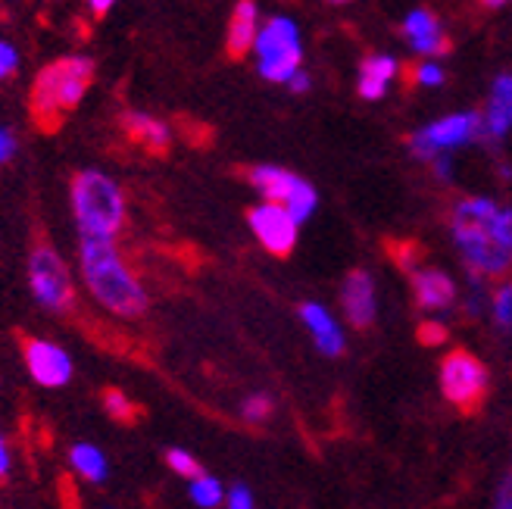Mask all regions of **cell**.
Returning a JSON list of instances; mask_svg holds the SVG:
<instances>
[{
	"label": "cell",
	"mask_w": 512,
	"mask_h": 509,
	"mask_svg": "<svg viewBox=\"0 0 512 509\" xmlns=\"http://www.w3.org/2000/svg\"><path fill=\"white\" fill-rule=\"evenodd\" d=\"M447 228L469 275L488 282L512 272V207L484 194L459 197L450 207Z\"/></svg>",
	"instance_id": "6da1fadb"
},
{
	"label": "cell",
	"mask_w": 512,
	"mask_h": 509,
	"mask_svg": "<svg viewBox=\"0 0 512 509\" xmlns=\"http://www.w3.org/2000/svg\"><path fill=\"white\" fill-rule=\"evenodd\" d=\"M79 282L100 310L122 322H138L150 310L141 275L128 266L116 241L79 238Z\"/></svg>",
	"instance_id": "7a4b0ae2"
},
{
	"label": "cell",
	"mask_w": 512,
	"mask_h": 509,
	"mask_svg": "<svg viewBox=\"0 0 512 509\" xmlns=\"http://www.w3.org/2000/svg\"><path fill=\"white\" fill-rule=\"evenodd\" d=\"M69 216L75 238L119 241L128 222V197L107 169H79L69 182Z\"/></svg>",
	"instance_id": "3957f363"
},
{
	"label": "cell",
	"mask_w": 512,
	"mask_h": 509,
	"mask_svg": "<svg viewBox=\"0 0 512 509\" xmlns=\"http://www.w3.org/2000/svg\"><path fill=\"white\" fill-rule=\"evenodd\" d=\"M97 75V63L88 54H66L41 66L32 85V113L41 122H57L79 110Z\"/></svg>",
	"instance_id": "277c9868"
},
{
	"label": "cell",
	"mask_w": 512,
	"mask_h": 509,
	"mask_svg": "<svg viewBox=\"0 0 512 509\" xmlns=\"http://www.w3.org/2000/svg\"><path fill=\"white\" fill-rule=\"evenodd\" d=\"M253 66L260 79L272 85H288L294 72L303 69V38L291 16H269L263 19L260 32L253 41Z\"/></svg>",
	"instance_id": "5b68a950"
},
{
	"label": "cell",
	"mask_w": 512,
	"mask_h": 509,
	"mask_svg": "<svg viewBox=\"0 0 512 509\" xmlns=\"http://www.w3.org/2000/svg\"><path fill=\"white\" fill-rule=\"evenodd\" d=\"M29 294L50 316H69L75 310V278L63 253L54 244H35L25 257Z\"/></svg>",
	"instance_id": "8992f818"
},
{
	"label": "cell",
	"mask_w": 512,
	"mask_h": 509,
	"mask_svg": "<svg viewBox=\"0 0 512 509\" xmlns=\"http://www.w3.org/2000/svg\"><path fill=\"white\" fill-rule=\"evenodd\" d=\"M484 141V119L475 110L466 113H447L441 119H431L422 125L419 132L409 135V154L416 160L428 163L438 154H453V150H463L469 144Z\"/></svg>",
	"instance_id": "52a82bcc"
},
{
	"label": "cell",
	"mask_w": 512,
	"mask_h": 509,
	"mask_svg": "<svg viewBox=\"0 0 512 509\" xmlns=\"http://www.w3.org/2000/svg\"><path fill=\"white\" fill-rule=\"evenodd\" d=\"M247 182L256 194H260V200H272V203H281V207H288L300 225L306 219H313V213L319 207V191L306 182V178H300L297 172H291L285 166L256 163L247 172Z\"/></svg>",
	"instance_id": "ba28073f"
},
{
	"label": "cell",
	"mask_w": 512,
	"mask_h": 509,
	"mask_svg": "<svg viewBox=\"0 0 512 509\" xmlns=\"http://www.w3.org/2000/svg\"><path fill=\"white\" fill-rule=\"evenodd\" d=\"M438 378H441V394L463 413H475L491 385L488 366L469 350H450L441 360Z\"/></svg>",
	"instance_id": "9c48e42d"
},
{
	"label": "cell",
	"mask_w": 512,
	"mask_h": 509,
	"mask_svg": "<svg viewBox=\"0 0 512 509\" xmlns=\"http://www.w3.org/2000/svg\"><path fill=\"white\" fill-rule=\"evenodd\" d=\"M397 260H400V266L409 275V285H413L419 310L438 316V313H447V310L456 307L459 288H456V282H453V278L444 269H438V266H422L416 247L397 250Z\"/></svg>",
	"instance_id": "30bf717a"
},
{
	"label": "cell",
	"mask_w": 512,
	"mask_h": 509,
	"mask_svg": "<svg viewBox=\"0 0 512 509\" xmlns=\"http://www.w3.org/2000/svg\"><path fill=\"white\" fill-rule=\"evenodd\" d=\"M247 225L256 244L266 253H272V257H291V250L297 247L300 222L294 219L288 207H281V203L260 200L256 207L247 210Z\"/></svg>",
	"instance_id": "8fae6325"
},
{
	"label": "cell",
	"mask_w": 512,
	"mask_h": 509,
	"mask_svg": "<svg viewBox=\"0 0 512 509\" xmlns=\"http://www.w3.org/2000/svg\"><path fill=\"white\" fill-rule=\"evenodd\" d=\"M22 363H25V372L35 381L38 388L44 391H60L66 388L69 381L75 378V360L72 353L50 341V338H29L22 341Z\"/></svg>",
	"instance_id": "7c38bea8"
},
{
	"label": "cell",
	"mask_w": 512,
	"mask_h": 509,
	"mask_svg": "<svg viewBox=\"0 0 512 509\" xmlns=\"http://www.w3.org/2000/svg\"><path fill=\"white\" fill-rule=\"evenodd\" d=\"M341 310L353 328H369L378 316V288L369 269H353L341 285Z\"/></svg>",
	"instance_id": "4fadbf2b"
},
{
	"label": "cell",
	"mask_w": 512,
	"mask_h": 509,
	"mask_svg": "<svg viewBox=\"0 0 512 509\" xmlns=\"http://www.w3.org/2000/svg\"><path fill=\"white\" fill-rule=\"evenodd\" d=\"M403 38L409 44V50L419 57H444L450 50L447 32H444V22L434 16L425 7H416L403 16Z\"/></svg>",
	"instance_id": "5bb4252c"
},
{
	"label": "cell",
	"mask_w": 512,
	"mask_h": 509,
	"mask_svg": "<svg viewBox=\"0 0 512 509\" xmlns=\"http://www.w3.org/2000/svg\"><path fill=\"white\" fill-rule=\"evenodd\" d=\"M300 322H303L306 332H310V338H313V344L319 347L322 356H341L344 353V347H347L344 328H341V322L335 316L322 307V303H316V300L300 303Z\"/></svg>",
	"instance_id": "9a60e30c"
},
{
	"label": "cell",
	"mask_w": 512,
	"mask_h": 509,
	"mask_svg": "<svg viewBox=\"0 0 512 509\" xmlns=\"http://www.w3.org/2000/svg\"><path fill=\"white\" fill-rule=\"evenodd\" d=\"M484 141L500 144L512 132V72H500L484 104Z\"/></svg>",
	"instance_id": "2e32d148"
},
{
	"label": "cell",
	"mask_w": 512,
	"mask_h": 509,
	"mask_svg": "<svg viewBox=\"0 0 512 509\" xmlns=\"http://www.w3.org/2000/svg\"><path fill=\"white\" fill-rule=\"evenodd\" d=\"M263 25V16H260V7H256V0H238L232 16H228V29H225V50L228 57H247L253 50V41H256V32H260Z\"/></svg>",
	"instance_id": "e0dca14e"
},
{
	"label": "cell",
	"mask_w": 512,
	"mask_h": 509,
	"mask_svg": "<svg viewBox=\"0 0 512 509\" xmlns=\"http://www.w3.org/2000/svg\"><path fill=\"white\" fill-rule=\"evenodd\" d=\"M122 129L128 138H135L141 147L153 150V154H163V150L172 147V125L166 119H160L157 113H147V110H125L122 113Z\"/></svg>",
	"instance_id": "ac0fdd59"
},
{
	"label": "cell",
	"mask_w": 512,
	"mask_h": 509,
	"mask_svg": "<svg viewBox=\"0 0 512 509\" xmlns=\"http://www.w3.org/2000/svg\"><path fill=\"white\" fill-rule=\"evenodd\" d=\"M66 463L82 481H88V485H107L110 475H113L107 450L94 441H75L66 450Z\"/></svg>",
	"instance_id": "d6986e66"
},
{
	"label": "cell",
	"mask_w": 512,
	"mask_h": 509,
	"mask_svg": "<svg viewBox=\"0 0 512 509\" xmlns=\"http://www.w3.org/2000/svg\"><path fill=\"white\" fill-rule=\"evenodd\" d=\"M400 72V63L388 54H372L360 63V75H356V94H360L363 100H381L384 94H388V88L394 85Z\"/></svg>",
	"instance_id": "ffe728a7"
},
{
	"label": "cell",
	"mask_w": 512,
	"mask_h": 509,
	"mask_svg": "<svg viewBox=\"0 0 512 509\" xmlns=\"http://www.w3.org/2000/svg\"><path fill=\"white\" fill-rule=\"evenodd\" d=\"M188 497L197 509H219L225 506V485L216 475L200 472L197 478L188 481Z\"/></svg>",
	"instance_id": "44dd1931"
},
{
	"label": "cell",
	"mask_w": 512,
	"mask_h": 509,
	"mask_svg": "<svg viewBox=\"0 0 512 509\" xmlns=\"http://www.w3.org/2000/svg\"><path fill=\"white\" fill-rule=\"evenodd\" d=\"M491 319L503 335H512V282H500L491 291Z\"/></svg>",
	"instance_id": "7402d4cb"
},
{
	"label": "cell",
	"mask_w": 512,
	"mask_h": 509,
	"mask_svg": "<svg viewBox=\"0 0 512 509\" xmlns=\"http://www.w3.org/2000/svg\"><path fill=\"white\" fill-rule=\"evenodd\" d=\"M272 413H275V400H272L269 394H263V391L247 394V397L241 400V419H244L247 425H263V422L272 419Z\"/></svg>",
	"instance_id": "603a6c76"
},
{
	"label": "cell",
	"mask_w": 512,
	"mask_h": 509,
	"mask_svg": "<svg viewBox=\"0 0 512 509\" xmlns=\"http://www.w3.org/2000/svg\"><path fill=\"white\" fill-rule=\"evenodd\" d=\"M100 403H104V413H107L113 422H132V419L138 416L132 397H128L125 391H119V388H107L104 397H100Z\"/></svg>",
	"instance_id": "cb8c5ba5"
},
{
	"label": "cell",
	"mask_w": 512,
	"mask_h": 509,
	"mask_svg": "<svg viewBox=\"0 0 512 509\" xmlns=\"http://www.w3.org/2000/svg\"><path fill=\"white\" fill-rule=\"evenodd\" d=\"M166 466H169V472H175L178 478H185V481H191V478H197L203 472L200 460L185 447H169L166 450Z\"/></svg>",
	"instance_id": "d4e9b609"
},
{
	"label": "cell",
	"mask_w": 512,
	"mask_h": 509,
	"mask_svg": "<svg viewBox=\"0 0 512 509\" xmlns=\"http://www.w3.org/2000/svg\"><path fill=\"white\" fill-rule=\"evenodd\" d=\"M413 82L419 88H441L447 82V72H444V66L438 60L428 57V60H422V63L413 66Z\"/></svg>",
	"instance_id": "484cf974"
},
{
	"label": "cell",
	"mask_w": 512,
	"mask_h": 509,
	"mask_svg": "<svg viewBox=\"0 0 512 509\" xmlns=\"http://www.w3.org/2000/svg\"><path fill=\"white\" fill-rule=\"evenodd\" d=\"M19 69H22V50L10 38H0V82H10Z\"/></svg>",
	"instance_id": "4316f807"
},
{
	"label": "cell",
	"mask_w": 512,
	"mask_h": 509,
	"mask_svg": "<svg viewBox=\"0 0 512 509\" xmlns=\"http://www.w3.org/2000/svg\"><path fill=\"white\" fill-rule=\"evenodd\" d=\"M16 154H19V135L10 129L7 122H0V166L13 163Z\"/></svg>",
	"instance_id": "83f0119b"
},
{
	"label": "cell",
	"mask_w": 512,
	"mask_h": 509,
	"mask_svg": "<svg viewBox=\"0 0 512 509\" xmlns=\"http://www.w3.org/2000/svg\"><path fill=\"white\" fill-rule=\"evenodd\" d=\"M225 509H256L253 491L247 485H232L225 491Z\"/></svg>",
	"instance_id": "f1b7e54d"
},
{
	"label": "cell",
	"mask_w": 512,
	"mask_h": 509,
	"mask_svg": "<svg viewBox=\"0 0 512 509\" xmlns=\"http://www.w3.org/2000/svg\"><path fill=\"white\" fill-rule=\"evenodd\" d=\"M428 169H431V175L438 178L441 185H450L453 182V172H456L453 154H438L434 160H428Z\"/></svg>",
	"instance_id": "f546056e"
},
{
	"label": "cell",
	"mask_w": 512,
	"mask_h": 509,
	"mask_svg": "<svg viewBox=\"0 0 512 509\" xmlns=\"http://www.w3.org/2000/svg\"><path fill=\"white\" fill-rule=\"evenodd\" d=\"M13 466H16V456H13L10 438L4 435V428H0V481H7L13 475Z\"/></svg>",
	"instance_id": "4dcf8cb0"
},
{
	"label": "cell",
	"mask_w": 512,
	"mask_h": 509,
	"mask_svg": "<svg viewBox=\"0 0 512 509\" xmlns=\"http://www.w3.org/2000/svg\"><path fill=\"white\" fill-rule=\"evenodd\" d=\"M285 88H288L291 94H297V97H300V94H310V91H313V75L306 72V69H300V72L291 75Z\"/></svg>",
	"instance_id": "1f68e13d"
},
{
	"label": "cell",
	"mask_w": 512,
	"mask_h": 509,
	"mask_svg": "<svg viewBox=\"0 0 512 509\" xmlns=\"http://www.w3.org/2000/svg\"><path fill=\"white\" fill-rule=\"evenodd\" d=\"M444 338H447V328H444L441 322H434V319H431V322L422 325V341H425V344H441Z\"/></svg>",
	"instance_id": "d6a6232c"
},
{
	"label": "cell",
	"mask_w": 512,
	"mask_h": 509,
	"mask_svg": "<svg viewBox=\"0 0 512 509\" xmlns=\"http://www.w3.org/2000/svg\"><path fill=\"white\" fill-rule=\"evenodd\" d=\"M88 4V13L94 16V19H104L113 7H116V0H85Z\"/></svg>",
	"instance_id": "836d02e7"
},
{
	"label": "cell",
	"mask_w": 512,
	"mask_h": 509,
	"mask_svg": "<svg viewBox=\"0 0 512 509\" xmlns=\"http://www.w3.org/2000/svg\"><path fill=\"white\" fill-rule=\"evenodd\" d=\"M494 509H512V478H506V485L497 494V506Z\"/></svg>",
	"instance_id": "e575fe53"
},
{
	"label": "cell",
	"mask_w": 512,
	"mask_h": 509,
	"mask_svg": "<svg viewBox=\"0 0 512 509\" xmlns=\"http://www.w3.org/2000/svg\"><path fill=\"white\" fill-rule=\"evenodd\" d=\"M481 4H484V7H488V10H497V7L509 4V0H481Z\"/></svg>",
	"instance_id": "d590c367"
},
{
	"label": "cell",
	"mask_w": 512,
	"mask_h": 509,
	"mask_svg": "<svg viewBox=\"0 0 512 509\" xmlns=\"http://www.w3.org/2000/svg\"><path fill=\"white\" fill-rule=\"evenodd\" d=\"M328 4H350V0H328Z\"/></svg>",
	"instance_id": "8d00e7d4"
},
{
	"label": "cell",
	"mask_w": 512,
	"mask_h": 509,
	"mask_svg": "<svg viewBox=\"0 0 512 509\" xmlns=\"http://www.w3.org/2000/svg\"><path fill=\"white\" fill-rule=\"evenodd\" d=\"M107 509H113V506H107Z\"/></svg>",
	"instance_id": "74e56055"
}]
</instances>
